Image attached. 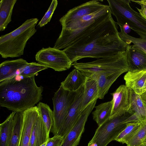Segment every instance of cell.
<instances>
[{
	"label": "cell",
	"instance_id": "52a82bcc",
	"mask_svg": "<svg viewBox=\"0 0 146 146\" xmlns=\"http://www.w3.org/2000/svg\"><path fill=\"white\" fill-rule=\"evenodd\" d=\"M76 91H69L60 85L52 98L53 104V125L50 132L58 135L66 117L69 109L74 102Z\"/></svg>",
	"mask_w": 146,
	"mask_h": 146
},
{
	"label": "cell",
	"instance_id": "30bf717a",
	"mask_svg": "<svg viewBox=\"0 0 146 146\" xmlns=\"http://www.w3.org/2000/svg\"><path fill=\"white\" fill-rule=\"evenodd\" d=\"M100 1L98 0L90 1L69 10L59 20L62 26L84 16L98 11L107 6Z\"/></svg>",
	"mask_w": 146,
	"mask_h": 146
},
{
	"label": "cell",
	"instance_id": "f1b7e54d",
	"mask_svg": "<svg viewBox=\"0 0 146 146\" xmlns=\"http://www.w3.org/2000/svg\"><path fill=\"white\" fill-rule=\"evenodd\" d=\"M140 127L134 136L127 144V146H141L146 136V118L141 121Z\"/></svg>",
	"mask_w": 146,
	"mask_h": 146
},
{
	"label": "cell",
	"instance_id": "ac0fdd59",
	"mask_svg": "<svg viewBox=\"0 0 146 146\" xmlns=\"http://www.w3.org/2000/svg\"><path fill=\"white\" fill-rule=\"evenodd\" d=\"M97 82L93 76L86 77L84 84V91L81 112L91 103L98 99Z\"/></svg>",
	"mask_w": 146,
	"mask_h": 146
},
{
	"label": "cell",
	"instance_id": "8d00e7d4",
	"mask_svg": "<svg viewBox=\"0 0 146 146\" xmlns=\"http://www.w3.org/2000/svg\"><path fill=\"white\" fill-rule=\"evenodd\" d=\"M46 143H47V142H46V143H44V144H43V145H41V146H46Z\"/></svg>",
	"mask_w": 146,
	"mask_h": 146
},
{
	"label": "cell",
	"instance_id": "d4e9b609",
	"mask_svg": "<svg viewBox=\"0 0 146 146\" xmlns=\"http://www.w3.org/2000/svg\"><path fill=\"white\" fill-rule=\"evenodd\" d=\"M119 26L120 31L118 32V33L120 38L129 45L132 43L134 46L146 53V34L136 30H132L140 36L139 38L135 37L126 33L123 26Z\"/></svg>",
	"mask_w": 146,
	"mask_h": 146
},
{
	"label": "cell",
	"instance_id": "5bb4252c",
	"mask_svg": "<svg viewBox=\"0 0 146 146\" xmlns=\"http://www.w3.org/2000/svg\"><path fill=\"white\" fill-rule=\"evenodd\" d=\"M127 60L128 71L146 70V53L133 45L128 46Z\"/></svg>",
	"mask_w": 146,
	"mask_h": 146
},
{
	"label": "cell",
	"instance_id": "e575fe53",
	"mask_svg": "<svg viewBox=\"0 0 146 146\" xmlns=\"http://www.w3.org/2000/svg\"><path fill=\"white\" fill-rule=\"evenodd\" d=\"M123 27V29L126 33L127 34L128 33H129L130 32L131 29L127 24H125Z\"/></svg>",
	"mask_w": 146,
	"mask_h": 146
},
{
	"label": "cell",
	"instance_id": "5b68a950",
	"mask_svg": "<svg viewBox=\"0 0 146 146\" xmlns=\"http://www.w3.org/2000/svg\"><path fill=\"white\" fill-rule=\"evenodd\" d=\"M111 14L117 25L127 24L131 29L146 34V20L130 6L131 0H107Z\"/></svg>",
	"mask_w": 146,
	"mask_h": 146
},
{
	"label": "cell",
	"instance_id": "e0dca14e",
	"mask_svg": "<svg viewBox=\"0 0 146 146\" xmlns=\"http://www.w3.org/2000/svg\"><path fill=\"white\" fill-rule=\"evenodd\" d=\"M49 134L40 113L33 127L30 146H40L46 143L49 138Z\"/></svg>",
	"mask_w": 146,
	"mask_h": 146
},
{
	"label": "cell",
	"instance_id": "1f68e13d",
	"mask_svg": "<svg viewBox=\"0 0 146 146\" xmlns=\"http://www.w3.org/2000/svg\"><path fill=\"white\" fill-rule=\"evenodd\" d=\"M63 140V138L56 135L51 138H49L46 146H61Z\"/></svg>",
	"mask_w": 146,
	"mask_h": 146
},
{
	"label": "cell",
	"instance_id": "7a4b0ae2",
	"mask_svg": "<svg viewBox=\"0 0 146 146\" xmlns=\"http://www.w3.org/2000/svg\"><path fill=\"white\" fill-rule=\"evenodd\" d=\"M16 77L0 82V105L12 112H23L42 100L43 87L37 86L35 75Z\"/></svg>",
	"mask_w": 146,
	"mask_h": 146
},
{
	"label": "cell",
	"instance_id": "f546056e",
	"mask_svg": "<svg viewBox=\"0 0 146 146\" xmlns=\"http://www.w3.org/2000/svg\"><path fill=\"white\" fill-rule=\"evenodd\" d=\"M48 68L38 63H28L19 74L23 77H31L35 75L39 72L47 69Z\"/></svg>",
	"mask_w": 146,
	"mask_h": 146
},
{
	"label": "cell",
	"instance_id": "9a60e30c",
	"mask_svg": "<svg viewBox=\"0 0 146 146\" xmlns=\"http://www.w3.org/2000/svg\"><path fill=\"white\" fill-rule=\"evenodd\" d=\"M125 85L140 95L146 92V70L128 71L124 77Z\"/></svg>",
	"mask_w": 146,
	"mask_h": 146
},
{
	"label": "cell",
	"instance_id": "8992f818",
	"mask_svg": "<svg viewBox=\"0 0 146 146\" xmlns=\"http://www.w3.org/2000/svg\"><path fill=\"white\" fill-rule=\"evenodd\" d=\"M132 114L125 111L119 113L111 116L96 129L89 143H95L98 146H106L124 129L126 122Z\"/></svg>",
	"mask_w": 146,
	"mask_h": 146
},
{
	"label": "cell",
	"instance_id": "4dcf8cb0",
	"mask_svg": "<svg viewBox=\"0 0 146 146\" xmlns=\"http://www.w3.org/2000/svg\"><path fill=\"white\" fill-rule=\"evenodd\" d=\"M58 3L56 0H53L48 10L44 15L38 24L40 27H42L49 22L51 19L53 14L55 10Z\"/></svg>",
	"mask_w": 146,
	"mask_h": 146
},
{
	"label": "cell",
	"instance_id": "4316f807",
	"mask_svg": "<svg viewBox=\"0 0 146 146\" xmlns=\"http://www.w3.org/2000/svg\"><path fill=\"white\" fill-rule=\"evenodd\" d=\"M23 122V112H16L13 133L9 146H19Z\"/></svg>",
	"mask_w": 146,
	"mask_h": 146
},
{
	"label": "cell",
	"instance_id": "484cf974",
	"mask_svg": "<svg viewBox=\"0 0 146 146\" xmlns=\"http://www.w3.org/2000/svg\"><path fill=\"white\" fill-rule=\"evenodd\" d=\"M140 123V121L127 123L125 128L115 138V140L127 144L137 132Z\"/></svg>",
	"mask_w": 146,
	"mask_h": 146
},
{
	"label": "cell",
	"instance_id": "603a6c76",
	"mask_svg": "<svg viewBox=\"0 0 146 146\" xmlns=\"http://www.w3.org/2000/svg\"><path fill=\"white\" fill-rule=\"evenodd\" d=\"M17 0H1L0 1V31H4L11 21L14 6Z\"/></svg>",
	"mask_w": 146,
	"mask_h": 146
},
{
	"label": "cell",
	"instance_id": "277c9868",
	"mask_svg": "<svg viewBox=\"0 0 146 146\" xmlns=\"http://www.w3.org/2000/svg\"><path fill=\"white\" fill-rule=\"evenodd\" d=\"M127 52V48L125 51L109 57L88 62H76L73 63L72 66L81 72L86 77L94 74H104L117 72L124 73L128 71Z\"/></svg>",
	"mask_w": 146,
	"mask_h": 146
},
{
	"label": "cell",
	"instance_id": "9c48e42d",
	"mask_svg": "<svg viewBox=\"0 0 146 146\" xmlns=\"http://www.w3.org/2000/svg\"><path fill=\"white\" fill-rule=\"evenodd\" d=\"M97 100L90 104L81 112L75 124L64 138L61 146H77L78 145L88 117L95 107Z\"/></svg>",
	"mask_w": 146,
	"mask_h": 146
},
{
	"label": "cell",
	"instance_id": "7c38bea8",
	"mask_svg": "<svg viewBox=\"0 0 146 146\" xmlns=\"http://www.w3.org/2000/svg\"><path fill=\"white\" fill-rule=\"evenodd\" d=\"M40 114L37 106L29 108L23 112V122L19 146H30L33 127Z\"/></svg>",
	"mask_w": 146,
	"mask_h": 146
},
{
	"label": "cell",
	"instance_id": "d6a6232c",
	"mask_svg": "<svg viewBox=\"0 0 146 146\" xmlns=\"http://www.w3.org/2000/svg\"><path fill=\"white\" fill-rule=\"evenodd\" d=\"M139 5L141 6V9H139L136 7L141 15L146 20V0H131Z\"/></svg>",
	"mask_w": 146,
	"mask_h": 146
},
{
	"label": "cell",
	"instance_id": "2e32d148",
	"mask_svg": "<svg viewBox=\"0 0 146 146\" xmlns=\"http://www.w3.org/2000/svg\"><path fill=\"white\" fill-rule=\"evenodd\" d=\"M28 63L22 58L2 62L0 64V82L16 76L17 71L21 72Z\"/></svg>",
	"mask_w": 146,
	"mask_h": 146
},
{
	"label": "cell",
	"instance_id": "836d02e7",
	"mask_svg": "<svg viewBox=\"0 0 146 146\" xmlns=\"http://www.w3.org/2000/svg\"><path fill=\"white\" fill-rule=\"evenodd\" d=\"M140 96L143 104L146 110V92Z\"/></svg>",
	"mask_w": 146,
	"mask_h": 146
},
{
	"label": "cell",
	"instance_id": "cb8c5ba5",
	"mask_svg": "<svg viewBox=\"0 0 146 146\" xmlns=\"http://www.w3.org/2000/svg\"><path fill=\"white\" fill-rule=\"evenodd\" d=\"M113 105L111 101L103 103L95 106V110L92 113L93 119L98 126L101 125L111 117Z\"/></svg>",
	"mask_w": 146,
	"mask_h": 146
},
{
	"label": "cell",
	"instance_id": "ba28073f",
	"mask_svg": "<svg viewBox=\"0 0 146 146\" xmlns=\"http://www.w3.org/2000/svg\"><path fill=\"white\" fill-rule=\"evenodd\" d=\"M35 58L38 63L58 72L69 69L73 63L63 50L50 47L39 50Z\"/></svg>",
	"mask_w": 146,
	"mask_h": 146
},
{
	"label": "cell",
	"instance_id": "83f0119b",
	"mask_svg": "<svg viewBox=\"0 0 146 146\" xmlns=\"http://www.w3.org/2000/svg\"><path fill=\"white\" fill-rule=\"evenodd\" d=\"M37 106L49 134L53 125V111L47 104L41 102L38 103Z\"/></svg>",
	"mask_w": 146,
	"mask_h": 146
},
{
	"label": "cell",
	"instance_id": "6da1fadb",
	"mask_svg": "<svg viewBox=\"0 0 146 146\" xmlns=\"http://www.w3.org/2000/svg\"><path fill=\"white\" fill-rule=\"evenodd\" d=\"M111 15L63 50L72 63L85 58H100L126 50L128 44L118 35Z\"/></svg>",
	"mask_w": 146,
	"mask_h": 146
},
{
	"label": "cell",
	"instance_id": "4fadbf2b",
	"mask_svg": "<svg viewBox=\"0 0 146 146\" xmlns=\"http://www.w3.org/2000/svg\"><path fill=\"white\" fill-rule=\"evenodd\" d=\"M111 116L121 112L127 111L130 106V89L125 85L120 86L113 93Z\"/></svg>",
	"mask_w": 146,
	"mask_h": 146
},
{
	"label": "cell",
	"instance_id": "3957f363",
	"mask_svg": "<svg viewBox=\"0 0 146 146\" xmlns=\"http://www.w3.org/2000/svg\"><path fill=\"white\" fill-rule=\"evenodd\" d=\"M36 18L27 20L12 32L0 37V54L4 58L17 57L23 54L27 41L36 31Z\"/></svg>",
	"mask_w": 146,
	"mask_h": 146
},
{
	"label": "cell",
	"instance_id": "d590c367",
	"mask_svg": "<svg viewBox=\"0 0 146 146\" xmlns=\"http://www.w3.org/2000/svg\"><path fill=\"white\" fill-rule=\"evenodd\" d=\"M142 145H146V136L143 139L142 141Z\"/></svg>",
	"mask_w": 146,
	"mask_h": 146
},
{
	"label": "cell",
	"instance_id": "74e56055",
	"mask_svg": "<svg viewBox=\"0 0 146 146\" xmlns=\"http://www.w3.org/2000/svg\"><path fill=\"white\" fill-rule=\"evenodd\" d=\"M141 146H146V145H141Z\"/></svg>",
	"mask_w": 146,
	"mask_h": 146
},
{
	"label": "cell",
	"instance_id": "d6986e66",
	"mask_svg": "<svg viewBox=\"0 0 146 146\" xmlns=\"http://www.w3.org/2000/svg\"><path fill=\"white\" fill-rule=\"evenodd\" d=\"M123 73L122 72H117L104 74H94L91 76L94 77L97 82L98 99H104L112 84Z\"/></svg>",
	"mask_w": 146,
	"mask_h": 146
},
{
	"label": "cell",
	"instance_id": "44dd1931",
	"mask_svg": "<svg viewBox=\"0 0 146 146\" xmlns=\"http://www.w3.org/2000/svg\"><path fill=\"white\" fill-rule=\"evenodd\" d=\"M130 106L128 112L133 115L138 121L146 118V110L140 96L130 89Z\"/></svg>",
	"mask_w": 146,
	"mask_h": 146
},
{
	"label": "cell",
	"instance_id": "7402d4cb",
	"mask_svg": "<svg viewBox=\"0 0 146 146\" xmlns=\"http://www.w3.org/2000/svg\"><path fill=\"white\" fill-rule=\"evenodd\" d=\"M16 113L12 112L0 125V146H9L13 133Z\"/></svg>",
	"mask_w": 146,
	"mask_h": 146
},
{
	"label": "cell",
	"instance_id": "ffe728a7",
	"mask_svg": "<svg viewBox=\"0 0 146 146\" xmlns=\"http://www.w3.org/2000/svg\"><path fill=\"white\" fill-rule=\"evenodd\" d=\"M86 77L80 70L73 69L68 74L60 85L65 90L69 91H76L84 84Z\"/></svg>",
	"mask_w": 146,
	"mask_h": 146
},
{
	"label": "cell",
	"instance_id": "8fae6325",
	"mask_svg": "<svg viewBox=\"0 0 146 146\" xmlns=\"http://www.w3.org/2000/svg\"><path fill=\"white\" fill-rule=\"evenodd\" d=\"M84 91V84L76 91L75 100L69 109L64 123L58 134L62 137L63 139L80 116Z\"/></svg>",
	"mask_w": 146,
	"mask_h": 146
}]
</instances>
